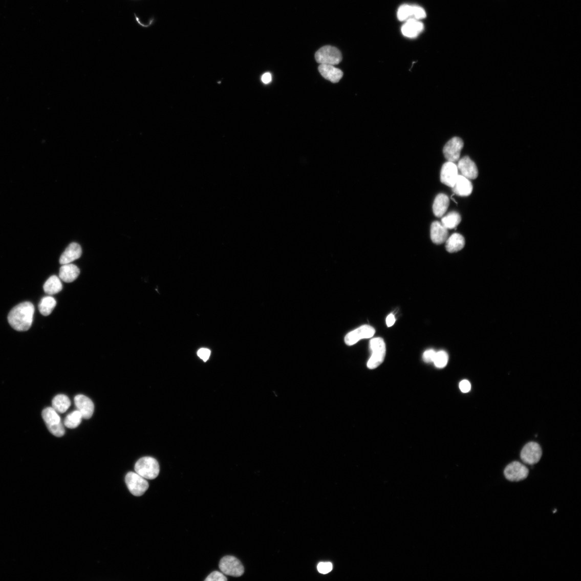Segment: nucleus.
<instances>
[{"mask_svg":"<svg viewBox=\"0 0 581 581\" xmlns=\"http://www.w3.org/2000/svg\"><path fill=\"white\" fill-rule=\"evenodd\" d=\"M35 308L33 304L25 302L19 304L10 312L8 320L17 331H28L33 324Z\"/></svg>","mask_w":581,"mask_h":581,"instance_id":"nucleus-1","label":"nucleus"},{"mask_svg":"<svg viewBox=\"0 0 581 581\" xmlns=\"http://www.w3.org/2000/svg\"><path fill=\"white\" fill-rule=\"evenodd\" d=\"M135 470L145 479L154 480L160 474V465L155 459L145 457L136 463Z\"/></svg>","mask_w":581,"mask_h":581,"instance_id":"nucleus-2","label":"nucleus"},{"mask_svg":"<svg viewBox=\"0 0 581 581\" xmlns=\"http://www.w3.org/2000/svg\"><path fill=\"white\" fill-rule=\"evenodd\" d=\"M42 417L52 434L61 437L65 434V429L57 412L53 407H47L42 412Z\"/></svg>","mask_w":581,"mask_h":581,"instance_id":"nucleus-3","label":"nucleus"},{"mask_svg":"<svg viewBox=\"0 0 581 581\" xmlns=\"http://www.w3.org/2000/svg\"><path fill=\"white\" fill-rule=\"evenodd\" d=\"M370 349L372 354L367 363L370 369L377 368L384 362L386 355V345L381 337H376L370 341Z\"/></svg>","mask_w":581,"mask_h":581,"instance_id":"nucleus-4","label":"nucleus"},{"mask_svg":"<svg viewBox=\"0 0 581 581\" xmlns=\"http://www.w3.org/2000/svg\"><path fill=\"white\" fill-rule=\"evenodd\" d=\"M315 58L320 64L331 66L339 64L342 59L340 50L330 46L320 49L316 52Z\"/></svg>","mask_w":581,"mask_h":581,"instance_id":"nucleus-5","label":"nucleus"},{"mask_svg":"<svg viewBox=\"0 0 581 581\" xmlns=\"http://www.w3.org/2000/svg\"><path fill=\"white\" fill-rule=\"evenodd\" d=\"M219 568L223 574L234 577L241 576L245 572L244 567L239 560L229 555L221 558Z\"/></svg>","mask_w":581,"mask_h":581,"instance_id":"nucleus-6","label":"nucleus"},{"mask_svg":"<svg viewBox=\"0 0 581 581\" xmlns=\"http://www.w3.org/2000/svg\"><path fill=\"white\" fill-rule=\"evenodd\" d=\"M125 481L130 492L135 496H142L149 488L148 482L136 472H128Z\"/></svg>","mask_w":581,"mask_h":581,"instance_id":"nucleus-7","label":"nucleus"},{"mask_svg":"<svg viewBox=\"0 0 581 581\" xmlns=\"http://www.w3.org/2000/svg\"><path fill=\"white\" fill-rule=\"evenodd\" d=\"M504 474L506 480L511 482H520L529 476V470L522 463L514 461L506 467Z\"/></svg>","mask_w":581,"mask_h":581,"instance_id":"nucleus-8","label":"nucleus"},{"mask_svg":"<svg viewBox=\"0 0 581 581\" xmlns=\"http://www.w3.org/2000/svg\"><path fill=\"white\" fill-rule=\"evenodd\" d=\"M542 449L538 443L531 442L527 443L521 453L522 461L529 465H533L540 461L542 457Z\"/></svg>","mask_w":581,"mask_h":581,"instance_id":"nucleus-9","label":"nucleus"},{"mask_svg":"<svg viewBox=\"0 0 581 581\" xmlns=\"http://www.w3.org/2000/svg\"><path fill=\"white\" fill-rule=\"evenodd\" d=\"M426 16L425 10L420 6L415 5L401 6L397 12V17L400 21H406L410 19L420 20Z\"/></svg>","mask_w":581,"mask_h":581,"instance_id":"nucleus-10","label":"nucleus"},{"mask_svg":"<svg viewBox=\"0 0 581 581\" xmlns=\"http://www.w3.org/2000/svg\"><path fill=\"white\" fill-rule=\"evenodd\" d=\"M375 333L373 327L365 325L356 330L348 333L345 338V342L348 346H353L359 341L372 337Z\"/></svg>","mask_w":581,"mask_h":581,"instance_id":"nucleus-11","label":"nucleus"},{"mask_svg":"<svg viewBox=\"0 0 581 581\" xmlns=\"http://www.w3.org/2000/svg\"><path fill=\"white\" fill-rule=\"evenodd\" d=\"M464 143L458 137L450 139L443 147V153L448 162H456L460 159Z\"/></svg>","mask_w":581,"mask_h":581,"instance_id":"nucleus-12","label":"nucleus"},{"mask_svg":"<svg viewBox=\"0 0 581 581\" xmlns=\"http://www.w3.org/2000/svg\"><path fill=\"white\" fill-rule=\"evenodd\" d=\"M458 175V168L457 165L453 162L448 161L442 165L440 180L443 184L453 187L456 182Z\"/></svg>","mask_w":581,"mask_h":581,"instance_id":"nucleus-13","label":"nucleus"},{"mask_svg":"<svg viewBox=\"0 0 581 581\" xmlns=\"http://www.w3.org/2000/svg\"><path fill=\"white\" fill-rule=\"evenodd\" d=\"M457 167L462 176L469 179H475L478 177L479 171L477 166L468 156L461 158Z\"/></svg>","mask_w":581,"mask_h":581,"instance_id":"nucleus-14","label":"nucleus"},{"mask_svg":"<svg viewBox=\"0 0 581 581\" xmlns=\"http://www.w3.org/2000/svg\"><path fill=\"white\" fill-rule=\"evenodd\" d=\"M75 403L83 418L89 419L92 417L94 405L93 401L89 397L82 395H78L75 398Z\"/></svg>","mask_w":581,"mask_h":581,"instance_id":"nucleus-15","label":"nucleus"},{"mask_svg":"<svg viewBox=\"0 0 581 581\" xmlns=\"http://www.w3.org/2000/svg\"><path fill=\"white\" fill-rule=\"evenodd\" d=\"M451 188L454 193L461 197L470 196L473 189L472 184L469 179L462 175H458L455 184Z\"/></svg>","mask_w":581,"mask_h":581,"instance_id":"nucleus-16","label":"nucleus"},{"mask_svg":"<svg viewBox=\"0 0 581 581\" xmlns=\"http://www.w3.org/2000/svg\"><path fill=\"white\" fill-rule=\"evenodd\" d=\"M82 254V249L77 243L73 242L71 244L60 257V265H64L69 264L79 259Z\"/></svg>","mask_w":581,"mask_h":581,"instance_id":"nucleus-17","label":"nucleus"},{"mask_svg":"<svg viewBox=\"0 0 581 581\" xmlns=\"http://www.w3.org/2000/svg\"><path fill=\"white\" fill-rule=\"evenodd\" d=\"M448 229L438 221L433 223L431 227V238L436 245H441L448 239Z\"/></svg>","mask_w":581,"mask_h":581,"instance_id":"nucleus-18","label":"nucleus"},{"mask_svg":"<svg viewBox=\"0 0 581 581\" xmlns=\"http://www.w3.org/2000/svg\"><path fill=\"white\" fill-rule=\"evenodd\" d=\"M424 25L415 19H410L406 21L401 27V33L406 37L415 38L424 30Z\"/></svg>","mask_w":581,"mask_h":581,"instance_id":"nucleus-19","label":"nucleus"},{"mask_svg":"<svg viewBox=\"0 0 581 581\" xmlns=\"http://www.w3.org/2000/svg\"><path fill=\"white\" fill-rule=\"evenodd\" d=\"M318 69L325 79L333 83L339 82L343 75L341 70L335 68L333 66L320 64Z\"/></svg>","mask_w":581,"mask_h":581,"instance_id":"nucleus-20","label":"nucleus"},{"mask_svg":"<svg viewBox=\"0 0 581 581\" xmlns=\"http://www.w3.org/2000/svg\"><path fill=\"white\" fill-rule=\"evenodd\" d=\"M80 270L78 267L69 263L61 266L59 270V278L66 283L75 281L79 276Z\"/></svg>","mask_w":581,"mask_h":581,"instance_id":"nucleus-21","label":"nucleus"},{"mask_svg":"<svg viewBox=\"0 0 581 581\" xmlns=\"http://www.w3.org/2000/svg\"><path fill=\"white\" fill-rule=\"evenodd\" d=\"M449 205V199L448 197L445 194H439L436 197L434 203H433V213L437 217H441L446 212Z\"/></svg>","mask_w":581,"mask_h":581,"instance_id":"nucleus-22","label":"nucleus"},{"mask_svg":"<svg viewBox=\"0 0 581 581\" xmlns=\"http://www.w3.org/2000/svg\"><path fill=\"white\" fill-rule=\"evenodd\" d=\"M465 244L464 237L460 234L455 233L446 240V248L450 253L456 252L462 250Z\"/></svg>","mask_w":581,"mask_h":581,"instance_id":"nucleus-23","label":"nucleus"},{"mask_svg":"<svg viewBox=\"0 0 581 581\" xmlns=\"http://www.w3.org/2000/svg\"><path fill=\"white\" fill-rule=\"evenodd\" d=\"M71 404L69 398L64 395H58L53 399L52 405L58 413L64 414Z\"/></svg>","mask_w":581,"mask_h":581,"instance_id":"nucleus-24","label":"nucleus"},{"mask_svg":"<svg viewBox=\"0 0 581 581\" xmlns=\"http://www.w3.org/2000/svg\"><path fill=\"white\" fill-rule=\"evenodd\" d=\"M44 288L45 292L51 295L60 292L62 289V285L59 277L52 276L46 281Z\"/></svg>","mask_w":581,"mask_h":581,"instance_id":"nucleus-25","label":"nucleus"},{"mask_svg":"<svg viewBox=\"0 0 581 581\" xmlns=\"http://www.w3.org/2000/svg\"><path fill=\"white\" fill-rule=\"evenodd\" d=\"M56 300L54 298L47 296L42 298L38 306L39 310L42 315H49L56 307Z\"/></svg>","mask_w":581,"mask_h":581,"instance_id":"nucleus-26","label":"nucleus"},{"mask_svg":"<svg viewBox=\"0 0 581 581\" xmlns=\"http://www.w3.org/2000/svg\"><path fill=\"white\" fill-rule=\"evenodd\" d=\"M461 221L460 215L456 212H452L442 219V225L447 229H451L457 227Z\"/></svg>","mask_w":581,"mask_h":581,"instance_id":"nucleus-27","label":"nucleus"},{"mask_svg":"<svg viewBox=\"0 0 581 581\" xmlns=\"http://www.w3.org/2000/svg\"><path fill=\"white\" fill-rule=\"evenodd\" d=\"M82 416L78 410L72 412L66 418L64 422L65 426L69 428H76L81 424Z\"/></svg>","mask_w":581,"mask_h":581,"instance_id":"nucleus-28","label":"nucleus"},{"mask_svg":"<svg viewBox=\"0 0 581 581\" xmlns=\"http://www.w3.org/2000/svg\"><path fill=\"white\" fill-rule=\"evenodd\" d=\"M448 362V355L445 352L441 351L436 352L434 361L435 365L438 368L442 369L445 368Z\"/></svg>","mask_w":581,"mask_h":581,"instance_id":"nucleus-29","label":"nucleus"},{"mask_svg":"<svg viewBox=\"0 0 581 581\" xmlns=\"http://www.w3.org/2000/svg\"><path fill=\"white\" fill-rule=\"evenodd\" d=\"M227 578L223 573L215 571L211 573L205 579V581H226Z\"/></svg>","mask_w":581,"mask_h":581,"instance_id":"nucleus-30","label":"nucleus"},{"mask_svg":"<svg viewBox=\"0 0 581 581\" xmlns=\"http://www.w3.org/2000/svg\"><path fill=\"white\" fill-rule=\"evenodd\" d=\"M317 568H318L319 573L326 574L332 571L333 565L332 563L329 562L320 563L318 564Z\"/></svg>","mask_w":581,"mask_h":581,"instance_id":"nucleus-31","label":"nucleus"},{"mask_svg":"<svg viewBox=\"0 0 581 581\" xmlns=\"http://www.w3.org/2000/svg\"><path fill=\"white\" fill-rule=\"evenodd\" d=\"M436 352L433 350H428L425 351L422 356L423 360L426 363L433 362L435 360Z\"/></svg>","mask_w":581,"mask_h":581,"instance_id":"nucleus-32","label":"nucleus"},{"mask_svg":"<svg viewBox=\"0 0 581 581\" xmlns=\"http://www.w3.org/2000/svg\"><path fill=\"white\" fill-rule=\"evenodd\" d=\"M210 354V351L207 348H201L197 353L199 357L202 359L204 362H206L208 360Z\"/></svg>","mask_w":581,"mask_h":581,"instance_id":"nucleus-33","label":"nucleus"},{"mask_svg":"<svg viewBox=\"0 0 581 581\" xmlns=\"http://www.w3.org/2000/svg\"><path fill=\"white\" fill-rule=\"evenodd\" d=\"M459 387L462 393H467L470 392L471 384L467 380H463V381L460 382Z\"/></svg>","mask_w":581,"mask_h":581,"instance_id":"nucleus-34","label":"nucleus"},{"mask_svg":"<svg viewBox=\"0 0 581 581\" xmlns=\"http://www.w3.org/2000/svg\"><path fill=\"white\" fill-rule=\"evenodd\" d=\"M396 321L395 316L393 314H389L386 318V322L388 327L393 326Z\"/></svg>","mask_w":581,"mask_h":581,"instance_id":"nucleus-35","label":"nucleus"},{"mask_svg":"<svg viewBox=\"0 0 581 581\" xmlns=\"http://www.w3.org/2000/svg\"><path fill=\"white\" fill-rule=\"evenodd\" d=\"M262 81L264 83L268 84L272 81V75L268 72L264 74L262 77Z\"/></svg>","mask_w":581,"mask_h":581,"instance_id":"nucleus-36","label":"nucleus"}]
</instances>
